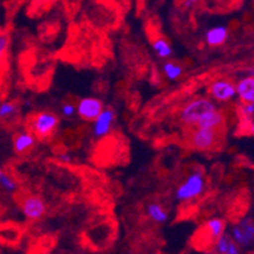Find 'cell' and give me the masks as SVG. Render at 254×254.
I'll return each mask as SVG.
<instances>
[{"instance_id": "21", "label": "cell", "mask_w": 254, "mask_h": 254, "mask_svg": "<svg viewBox=\"0 0 254 254\" xmlns=\"http://www.w3.org/2000/svg\"><path fill=\"white\" fill-rule=\"evenodd\" d=\"M61 113H62V117H64L66 119H72V118L77 114V109H76L75 104L67 101V103L62 104Z\"/></svg>"}, {"instance_id": "28", "label": "cell", "mask_w": 254, "mask_h": 254, "mask_svg": "<svg viewBox=\"0 0 254 254\" xmlns=\"http://www.w3.org/2000/svg\"><path fill=\"white\" fill-rule=\"evenodd\" d=\"M0 171H1V166H0Z\"/></svg>"}, {"instance_id": "12", "label": "cell", "mask_w": 254, "mask_h": 254, "mask_svg": "<svg viewBox=\"0 0 254 254\" xmlns=\"http://www.w3.org/2000/svg\"><path fill=\"white\" fill-rule=\"evenodd\" d=\"M214 252L221 254H238L242 252L239 244L235 242L230 234H221L214 243Z\"/></svg>"}, {"instance_id": "3", "label": "cell", "mask_w": 254, "mask_h": 254, "mask_svg": "<svg viewBox=\"0 0 254 254\" xmlns=\"http://www.w3.org/2000/svg\"><path fill=\"white\" fill-rule=\"evenodd\" d=\"M216 109L214 103L206 98L195 99V100L187 103L186 105L182 108L181 113H180V120L185 127H195L198 119L206 113L211 112V110Z\"/></svg>"}, {"instance_id": "8", "label": "cell", "mask_w": 254, "mask_h": 254, "mask_svg": "<svg viewBox=\"0 0 254 254\" xmlns=\"http://www.w3.org/2000/svg\"><path fill=\"white\" fill-rule=\"evenodd\" d=\"M77 115L85 122H94L98 115L103 112V101L96 98H84L76 105Z\"/></svg>"}, {"instance_id": "27", "label": "cell", "mask_w": 254, "mask_h": 254, "mask_svg": "<svg viewBox=\"0 0 254 254\" xmlns=\"http://www.w3.org/2000/svg\"><path fill=\"white\" fill-rule=\"evenodd\" d=\"M248 75L249 76H254V68H249V70H248Z\"/></svg>"}, {"instance_id": "15", "label": "cell", "mask_w": 254, "mask_h": 254, "mask_svg": "<svg viewBox=\"0 0 254 254\" xmlns=\"http://www.w3.org/2000/svg\"><path fill=\"white\" fill-rule=\"evenodd\" d=\"M235 87L238 96L243 103H254V76L242 78Z\"/></svg>"}, {"instance_id": "1", "label": "cell", "mask_w": 254, "mask_h": 254, "mask_svg": "<svg viewBox=\"0 0 254 254\" xmlns=\"http://www.w3.org/2000/svg\"><path fill=\"white\" fill-rule=\"evenodd\" d=\"M221 138V130L202 127H191L187 133V145L195 151H210L216 148Z\"/></svg>"}, {"instance_id": "23", "label": "cell", "mask_w": 254, "mask_h": 254, "mask_svg": "<svg viewBox=\"0 0 254 254\" xmlns=\"http://www.w3.org/2000/svg\"><path fill=\"white\" fill-rule=\"evenodd\" d=\"M239 112L242 118H244L248 122L254 117V103H244V105L240 106Z\"/></svg>"}, {"instance_id": "16", "label": "cell", "mask_w": 254, "mask_h": 254, "mask_svg": "<svg viewBox=\"0 0 254 254\" xmlns=\"http://www.w3.org/2000/svg\"><path fill=\"white\" fill-rule=\"evenodd\" d=\"M145 212H147L148 218L156 224H165L168 220V212L158 202H151L147 205Z\"/></svg>"}, {"instance_id": "19", "label": "cell", "mask_w": 254, "mask_h": 254, "mask_svg": "<svg viewBox=\"0 0 254 254\" xmlns=\"http://www.w3.org/2000/svg\"><path fill=\"white\" fill-rule=\"evenodd\" d=\"M19 112V106L14 101L5 100L0 103V120L14 119Z\"/></svg>"}, {"instance_id": "2", "label": "cell", "mask_w": 254, "mask_h": 254, "mask_svg": "<svg viewBox=\"0 0 254 254\" xmlns=\"http://www.w3.org/2000/svg\"><path fill=\"white\" fill-rule=\"evenodd\" d=\"M206 190V179L201 170H195L185 179V181L177 187L175 197L182 202L191 201L200 197Z\"/></svg>"}, {"instance_id": "5", "label": "cell", "mask_w": 254, "mask_h": 254, "mask_svg": "<svg viewBox=\"0 0 254 254\" xmlns=\"http://www.w3.org/2000/svg\"><path fill=\"white\" fill-rule=\"evenodd\" d=\"M233 239L239 244L240 248H249L254 246V219L247 218L233 226L230 232Z\"/></svg>"}, {"instance_id": "25", "label": "cell", "mask_w": 254, "mask_h": 254, "mask_svg": "<svg viewBox=\"0 0 254 254\" xmlns=\"http://www.w3.org/2000/svg\"><path fill=\"white\" fill-rule=\"evenodd\" d=\"M248 128H249V133L254 135V122H251V120H249Z\"/></svg>"}, {"instance_id": "18", "label": "cell", "mask_w": 254, "mask_h": 254, "mask_svg": "<svg viewBox=\"0 0 254 254\" xmlns=\"http://www.w3.org/2000/svg\"><path fill=\"white\" fill-rule=\"evenodd\" d=\"M163 73H165L166 78L171 80V81H176L184 75V67H182V64H177L175 61H166L163 64Z\"/></svg>"}, {"instance_id": "11", "label": "cell", "mask_w": 254, "mask_h": 254, "mask_svg": "<svg viewBox=\"0 0 254 254\" xmlns=\"http://www.w3.org/2000/svg\"><path fill=\"white\" fill-rule=\"evenodd\" d=\"M195 127H202V128H211L216 130H223L225 128V117L223 113L214 109L211 112L202 115Z\"/></svg>"}, {"instance_id": "10", "label": "cell", "mask_w": 254, "mask_h": 254, "mask_svg": "<svg viewBox=\"0 0 254 254\" xmlns=\"http://www.w3.org/2000/svg\"><path fill=\"white\" fill-rule=\"evenodd\" d=\"M36 145V135L31 130H22L13 137V151L18 156L27 154Z\"/></svg>"}, {"instance_id": "14", "label": "cell", "mask_w": 254, "mask_h": 254, "mask_svg": "<svg viewBox=\"0 0 254 254\" xmlns=\"http://www.w3.org/2000/svg\"><path fill=\"white\" fill-rule=\"evenodd\" d=\"M229 37V31L224 25H218L214 28L209 29L205 34V42L210 47H219L226 42V39Z\"/></svg>"}, {"instance_id": "6", "label": "cell", "mask_w": 254, "mask_h": 254, "mask_svg": "<svg viewBox=\"0 0 254 254\" xmlns=\"http://www.w3.org/2000/svg\"><path fill=\"white\" fill-rule=\"evenodd\" d=\"M115 119H117V114L112 108H104L103 112L98 115L92 123V134L95 138H103L108 135L110 131L114 128Z\"/></svg>"}, {"instance_id": "26", "label": "cell", "mask_w": 254, "mask_h": 254, "mask_svg": "<svg viewBox=\"0 0 254 254\" xmlns=\"http://www.w3.org/2000/svg\"><path fill=\"white\" fill-rule=\"evenodd\" d=\"M197 1H200V0H186V4H189V5H191V4L197 3Z\"/></svg>"}, {"instance_id": "24", "label": "cell", "mask_w": 254, "mask_h": 254, "mask_svg": "<svg viewBox=\"0 0 254 254\" xmlns=\"http://www.w3.org/2000/svg\"><path fill=\"white\" fill-rule=\"evenodd\" d=\"M56 158L62 163H71L72 162V156L68 152H60L56 154Z\"/></svg>"}, {"instance_id": "7", "label": "cell", "mask_w": 254, "mask_h": 254, "mask_svg": "<svg viewBox=\"0 0 254 254\" xmlns=\"http://www.w3.org/2000/svg\"><path fill=\"white\" fill-rule=\"evenodd\" d=\"M22 212L28 220H41L46 214V202L39 196H27L22 201Z\"/></svg>"}, {"instance_id": "4", "label": "cell", "mask_w": 254, "mask_h": 254, "mask_svg": "<svg viewBox=\"0 0 254 254\" xmlns=\"http://www.w3.org/2000/svg\"><path fill=\"white\" fill-rule=\"evenodd\" d=\"M59 117L52 112H39L31 119V131L39 139H47L59 127Z\"/></svg>"}, {"instance_id": "17", "label": "cell", "mask_w": 254, "mask_h": 254, "mask_svg": "<svg viewBox=\"0 0 254 254\" xmlns=\"http://www.w3.org/2000/svg\"><path fill=\"white\" fill-rule=\"evenodd\" d=\"M152 47H153V51L156 52V55L159 59L168 60L172 57V46H171V43L168 42L167 39L163 38V37H156V38L152 41Z\"/></svg>"}, {"instance_id": "13", "label": "cell", "mask_w": 254, "mask_h": 254, "mask_svg": "<svg viewBox=\"0 0 254 254\" xmlns=\"http://www.w3.org/2000/svg\"><path fill=\"white\" fill-rule=\"evenodd\" d=\"M205 233V237L209 239V243H215V240L225 233V221L223 219H210L205 223L202 228Z\"/></svg>"}, {"instance_id": "20", "label": "cell", "mask_w": 254, "mask_h": 254, "mask_svg": "<svg viewBox=\"0 0 254 254\" xmlns=\"http://www.w3.org/2000/svg\"><path fill=\"white\" fill-rule=\"evenodd\" d=\"M0 189L8 193H14L18 190V184L10 175L0 171Z\"/></svg>"}, {"instance_id": "22", "label": "cell", "mask_w": 254, "mask_h": 254, "mask_svg": "<svg viewBox=\"0 0 254 254\" xmlns=\"http://www.w3.org/2000/svg\"><path fill=\"white\" fill-rule=\"evenodd\" d=\"M9 43H10V37L8 33H0V61L6 56Z\"/></svg>"}, {"instance_id": "9", "label": "cell", "mask_w": 254, "mask_h": 254, "mask_svg": "<svg viewBox=\"0 0 254 254\" xmlns=\"http://www.w3.org/2000/svg\"><path fill=\"white\" fill-rule=\"evenodd\" d=\"M209 92L215 100L228 101L237 95V87L228 80H216L210 85Z\"/></svg>"}]
</instances>
